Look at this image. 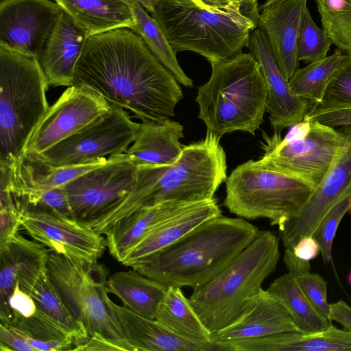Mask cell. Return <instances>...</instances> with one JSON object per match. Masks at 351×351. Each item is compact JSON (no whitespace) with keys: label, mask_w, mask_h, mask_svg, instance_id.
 <instances>
[{"label":"cell","mask_w":351,"mask_h":351,"mask_svg":"<svg viewBox=\"0 0 351 351\" xmlns=\"http://www.w3.org/2000/svg\"><path fill=\"white\" fill-rule=\"evenodd\" d=\"M179 84L138 34L119 28L88 38L73 85L97 93L141 121L160 122L176 115L184 97Z\"/></svg>","instance_id":"cell-1"},{"label":"cell","mask_w":351,"mask_h":351,"mask_svg":"<svg viewBox=\"0 0 351 351\" xmlns=\"http://www.w3.org/2000/svg\"><path fill=\"white\" fill-rule=\"evenodd\" d=\"M221 137L206 132L202 140L184 145L173 164L138 167L130 193L112 210L93 221L95 230L105 233L123 218L160 202H199L214 198L228 178Z\"/></svg>","instance_id":"cell-2"},{"label":"cell","mask_w":351,"mask_h":351,"mask_svg":"<svg viewBox=\"0 0 351 351\" xmlns=\"http://www.w3.org/2000/svg\"><path fill=\"white\" fill-rule=\"evenodd\" d=\"M258 229L243 218H210L132 268L167 287L193 289L219 274L256 237Z\"/></svg>","instance_id":"cell-3"},{"label":"cell","mask_w":351,"mask_h":351,"mask_svg":"<svg viewBox=\"0 0 351 351\" xmlns=\"http://www.w3.org/2000/svg\"><path fill=\"white\" fill-rule=\"evenodd\" d=\"M259 15L254 0L226 8L202 0H159L151 12L176 53L193 51L210 63L228 60L247 47Z\"/></svg>","instance_id":"cell-4"},{"label":"cell","mask_w":351,"mask_h":351,"mask_svg":"<svg viewBox=\"0 0 351 351\" xmlns=\"http://www.w3.org/2000/svg\"><path fill=\"white\" fill-rule=\"evenodd\" d=\"M211 75L198 88V117L206 132L222 136L235 131L255 135L264 122L267 88L260 64L251 53L210 63Z\"/></svg>","instance_id":"cell-5"},{"label":"cell","mask_w":351,"mask_h":351,"mask_svg":"<svg viewBox=\"0 0 351 351\" xmlns=\"http://www.w3.org/2000/svg\"><path fill=\"white\" fill-rule=\"evenodd\" d=\"M279 241L272 232L258 230L219 274L193 289L189 301L211 335L234 321L275 271L280 256Z\"/></svg>","instance_id":"cell-6"},{"label":"cell","mask_w":351,"mask_h":351,"mask_svg":"<svg viewBox=\"0 0 351 351\" xmlns=\"http://www.w3.org/2000/svg\"><path fill=\"white\" fill-rule=\"evenodd\" d=\"M47 78L37 58L0 45V165L10 166L49 108Z\"/></svg>","instance_id":"cell-7"},{"label":"cell","mask_w":351,"mask_h":351,"mask_svg":"<svg viewBox=\"0 0 351 351\" xmlns=\"http://www.w3.org/2000/svg\"><path fill=\"white\" fill-rule=\"evenodd\" d=\"M315 187L250 160L237 166L226 181L223 205L239 217L266 218L280 226L306 204Z\"/></svg>","instance_id":"cell-8"},{"label":"cell","mask_w":351,"mask_h":351,"mask_svg":"<svg viewBox=\"0 0 351 351\" xmlns=\"http://www.w3.org/2000/svg\"><path fill=\"white\" fill-rule=\"evenodd\" d=\"M47 271L62 301L89 337L99 333L135 351L108 304V271L104 265L77 263L50 251Z\"/></svg>","instance_id":"cell-9"},{"label":"cell","mask_w":351,"mask_h":351,"mask_svg":"<svg viewBox=\"0 0 351 351\" xmlns=\"http://www.w3.org/2000/svg\"><path fill=\"white\" fill-rule=\"evenodd\" d=\"M346 142V136L334 128L315 120L303 121L284 138L279 132L269 135L263 131V155L258 161L316 188Z\"/></svg>","instance_id":"cell-10"},{"label":"cell","mask_w":351,"mask_h":351,"mask_svg":"<svg viewBox=\"0 0 351 351\" xmlns=\"http://www.w3.org/2000/svg\"><path fill=\"white\" fill-rule=\"evenodd\" d=\"M138 125L125 110L111 106L86 126L34 156L53 167L101 161L125 152L135 140Z\"/></svg>","instance_id":"cell-11"},{"label":"cell","mask_w":351,"mask_h":351,"mask_svg":"<svg viewBox=\"0 0 351 351\" xmlns=\"http://www.w3.org/2000/svg\"><path fill=\"white\" fill-rule=\"evenodd\" d=\"M138 167L124 152L62 186L75 220L86 222L112 210L130 193Z\"/></svg>","instance_id":"cell-12"},{"label":"cell","mask_w":351,"mask_h":351,"mask_svg":"<svg viewBox=\"0 0 351 351\" xmlns=\"http://www.w3.org/2000/svg\"><path fill=\"white\" fill-rule=\"evenodd\" d=\"M110 107L94 91L75 85L69 86L38 124L23 154L43 153L90 123Z\"/></svg>","instance_id":"cell-13"},{"label":"cell","mask_w":351,"mask_h":351,"mask_svg":"<svg viewBox=\"0 0 351 351\" xmlns=\"http://www.w3.org/2000/svg\"><path fill=\"white\" fill-rule=\"evenodd\" d=\"M21 227L51 252L80 264L97 263L107 247L106 239L84 222L51 213L23 211Z\"/></svg>","instance_id":"cell-14"},{"label":"cell","mask_w":351,"mask_h":351,"mask_svg":"<svg viewBox=\"0 0 351 351\" xmlns=\"http://www.w3.org/2000/svg\"><path fill=\"white\" fill-rule=\"evenodd\" d=\"M338 130L346 136V145L304 207L278 226L285 249L293 248L303 237L313 236L327 212L344 197L351 196V128L343 126Z\"/></svg>","instance_id":"cell-15"},{"label":"cell","mask_w":351,"mask_h":351,"mask_svg":"<svg viewBox=\"0 0 351 351\" xmlns=\"http://www.w3.org/2000/svg\"><path fill=\"white\" fill-rule=\"evenodd\" d=\"M62 11L51 0H1L0 45L39 59Z\"/></svg>","instance_id":"cell-16"},{"label":"cell","mask_w":351,"mask_h":351,"mask_svg":"<svg viewBox=\"0 0 351 351\" xmlns=\"http://www.w3.org/2000/svg\"><path fill=\"white\" fill-rule=\"evenodd\" d=\"M258 62L267 88L266 112L274 132L303 121L313 103L298 97L281 71L264 31L258 27L247 46Z\"/></svg>","instance_id":"cell-17"},{"label":"cell","mask_w":351,"mask_h":351,"mask_svg":"<svg viewBox=\"0 0 351 351\" xmlns=\"http://www.w3.org/2000/svg\"><path fill=\"white\" fill-rule=\"evenodd\" d=\"M49 249L19 234L0 245V323L9 326L14 313L9 298L16 284L29 293L47 269Z\"/></svg>","instance_id":"cell-18"},{"label":"cell","mask_w":351,"mask_h":351,"mask_svg":"<svg viewBox=\"0 0 351 351\" xmlns=\"http://www.w3.org/2000/svg\"><path fill=\"white\" fill-rule=\"evenodd\" d=\"M300 331L286 306L267 289L261 288L244 304L237 318L211 335L213 343L258 338Z\"/></svg>","instance_id":"cell-19"},{"label":"cell","mask_w":351,"mask_h":351,"mask_svg":"<svg viewBox=\"0 0 351 351\" xmlns=\"http://www.w3.org/2000/svg\"><path fill=\"white\" fill-rule=\"evenodd\" d=\"M307 8V0H285L261 7L258 27L264 31L276 60L288 80L298 69V40Z\"/></svg>","instance_id":"cell-20"},{"label":"cell","mask_w":351,"mask_h":351,"mask_svg":"<svg viewBox=\"0 0 351 351\" xmlns=\"http://www.w3.org/2000/svg\"><path fill=\"white\" fill-rule=\"evenodd\" d=\"M88 36L64 10L38 60L49 86H71Z\"/></svg>","instance_id":"cell-21"},{"label":"cell","mask_w":351,"mask_h":351,"mask_svg":"<svg viewBox=\"0 0 351 351\" xmlns=\"http://www.w3.org/2000/svg\"><path fill=\"white\" fill-rule=\"evenodd\" d=\"M219 345L222 351H351V332L332 324L320 332H285Z\"/></svg>","instance_id":"cell-22"},{"label":"cell","mask_w":351,"mask_h":351,"mask_svg":"<svg viewBox=\"0 0 351 351\" xmlns=\"http://www.w3.org/2000/svg\"><path fill=\"white\" fill-rule=\"evenodd\" d=\"M221 215L216 198L197 202L162 223L138 241L121 263L133 267L142 260L173 243L204 221Z\"/></svg>","instance_id":"cell-23"},{"label":"cell","mask_w":351,"mask_h":351,"mask_svg":"<svg viewBox=\"0 0 351 351\" xmlns=\"http://www.w3.org/2000/svg\"><path fill=\"white\" fill-rule=\"evenodd\" d=\"M196 203L165 201L123 218L104 234L110 254L121 263L127 253L151 231Z\"/></svg>","instance_id":"cell-24"},{"label":"cell","mask_w":351,"mask_h":351,"mask_svg":"<svg viewBox=\"0 0 351 351\" xmlns=\"http://www.w3.org/2000/svg\"><path fill=\"white\" fill-rule=\"evenodd\" d=\"M183 137L184 127L171 119L142 121L135 140L125 153L138 167L170 165L182 154Z\"/></svg>","instance_id":"cell-25"},{"label":"cell","mask_w":351,"mask_h":351,"mask_svg":"<svg viewBox=\"0 0 351 351\" xmlns=\"http://www.w3.org/2000/svg\"><path fill=\"white\" fill-rule=\"evenodd\" d=\"M107 301L117 316L125 339L135 351H212L208 347L176 336L155 319L119 306L109 297Z\"/></svg>","instance_id":"cell-26"},{"label":"cell","mask_w":351,"mask_h":351,"mask_svg":"<svg viewBox=\"0 0 351 351\" xmlns=\"http://www.w3.org/2000/svg\"><path fill=\"white\" fill-rule=\"evenodd\" d=\"M88 36L119 28L133 29L134 21L126 0H53Z\"/></svg>","instance_id":"cell-27"},{"label":"cell","mask_w":351,"mask_h":351,"mask_svg":"<svg viewBox=\"0 0 351 351\" xmlns=\"http://www.w3.org/2000/svg\"><path fill=\"white\" fill-rule=\"evenodd\" d=\"M155 319L178 337L208 347L212 351H220L181 287H168Z\"/></svg>","instance_id":"cell-28"},{"label":"cell","mask_w":351,"mask_h":351,"mask_svg":"<svg viewBox=\"0 0 351 351\" xmlns=\"http://www.w3.org/2000/svg\"><path fill=\"white\" fill-rule=\"evenodd\" d=\"M107 287L124 306L149 319H155L158 304L168 289L134 269L113 274L107 280Z\"/></svg>","instance_id":"cell-29"},{"label":"cell","mask_w":351,"mask_h":351,"mask_svg":"<svg viewBox=\"0 0 351 351\" xmlns=\"http://www.w3.org/2000/svg\"><path fill=\"white\" fill-rule=\"evenodd\" d=\"M267 290L286 306L300 331L320 332L332 325L311 303L290 272L275 279Z\"/></svg>","instance_id":"cell-30"},{"label":"cell","mask_w":351,"mask_h":351,"mask_svg":"<svg viewBox=\"0 0 351 351\" xmlns=\"http://www.w3.org/2000/svg\"><path fill=\"white\" fill-rule=\"evenodd\" d=\"M35 351L74 350L78 346L73 335L39 311L29 317L14 313L10 326Z\"/></svg>","instance_id":"cell-31"},{"label":"cell","mask_w":351,"mask_h":351,"mask_svg":"<svg viewBox=\"0 0 351 351\" xmlns=\"http://www.w3.org/2000/svg\"><path fill=\"white\" fill-rule=\"evenodd\" d=\"M132 10L134 26L138 34L158 60L186 87H193V80L186 75L177 60L176 52L158 22L136 1L126 0Z\"/></svg>","instance_id":"cell-32"},{"label":"cell","mask_w":351,"mask_h":351,"mask_svg":"<svg viewBox=\"0 0 351 351\" xmlns=\"http://www.w3.org/2000/svg\"><path fill=\"white\" fill-rule=\"evenodd\" d=\"M28 293L34 299L37 309L73 335L77 346L87 341L89 336L84 326L74 317L62 301L49 279L47 269Z\"/></svg>","instance_id":"cell-33"},{"label":"cell","mask_w":351,"mask_h":351,"mask_svg":"<svg viewBox=\"0 0 351 351\" xmlns=\"http://www.w3.org/2000/svg\"><path fill=\"white\" fill-rule=\"evenodd\" d=\"M346 55L340 49L326 58L298 69L289 80L293 92L299 97L313 104L319 103L334 72L343 62Z\"/></svg>","instance_id":"cell-34"},{"label":"cell","mask_w":351,"mask_h":351,"mask_svg":"<svg viewBox=\"0 0 351 351\" xmlns=\"http://www.w3.org/2000/svg\"><path fill=\"white\" fill-rule=\"evenodd\" d=\"M322 29L332 44L351 56V0H315Z\"/></svg>","instance_id":"cell-35"},{"label":"cell","mask_w":351,"mask_h":351,"mask_svg":"<svg viewBox=\"0 0 351 351\" xmlns=\"http://www.w3.org/2000/svg\"><path fill=\"white\" fill-rule=\"evenodd\" d=\"M332 42L313 21L308 8L305 12L298 46V59L306 64L327 56Z\"/></svg>","instance_id":"cell-36"},{"label":"cell","mask_w":351,"mask_h":351,"mask_svg":"<svg viewBox=\"0 0 351 351\" xmlns=\"http://www.w3.org/2000/svg\"><path fill=\"white\" fill-rule=\"evenodd\" d=\"M350 208L351 196L338 202L324 215L313 234L320 245L322 257L326 264L332 263V242L341 219Z\"/></svg>","instance_id":"cell-37"},{"label":"cell","mask_w":351,"mask_h":351,"mask_svg":"<svg viewBox=\"0 0 351 351\" xmlns=\"http://www.w3.org/2000/svg\"><path fill=\"white\" fill-rule=\"evenodd\" d=\"M322 106H351V56H346L330 77Z\"/></svg>","instance_id":"cell-38"},{"label":"cell","mask_w":351,"mask_h":351,"mask_svg":"<svg viewBox=\"0 0 351 351\" xmlns=\"http://www.w3.org/2000/svg\"><path fill=\"white\" fill-rule=\"evenodd\" d=\"M295 278L311 303L329 319L330 304L327 301V285L325 280L319 274L311 271L296 275Z\"/></svg>","instance_id":"cell-39"},{"label":"cell","mask_w":351,"mask_h":351,"mask_svg":"<svg viewBox=\"0 0 351 351\" xmlns=\"http://www.w3.org/2000/svg\"><path fill=\"white\" fill-rule=\"evenodd\" d=\"M312 120L334 128L351 125V106H322L313 104L303 121Z\"/></svg>","instance_id":"cell-40"},{"label":"cell","mask_w":351,"mask_h":351,"mask_svg":"<svg viewBox=\"0 0 351 351\" xmlns=\"http://www.w3.org/2000/svg\"><path fill=\"white\" fill-rule=\"evenodd\" d=\"M21 213L17 208H0V245L18 233Z\"/></svg>","instance_id":"cell-41"},{"label":"cell","mask_w":351,"mask_h":351,"mask_svg":"<svg viewBox=\"0 0 351 351\" xmlns=\"http://www.w3.org/2000/svg\"><path fill=\"white\" fill-rule=\"evenodd\" d=\"M9 305L14 313L23 317H29L34 315L36 310V303L32 297L23 291L17 283L9 298Z\"/></svg>","instance_id":"cell-42"},{"label":"cell","mask_w":351,"mask_h":351,"mask_svg":"<svg viewBox=\"0 0 351 351\" xmlns=\"http://www.w3.org/2000/svg\"><path fill=\"white\" fill-rule=\"evenodd\" d=\"M1 351H35L34 348L10 327L0 323Z\"/></svg>","instance_id":"cell-43"},{"label":"cell","mask_w":351,"mask_h":351,"mask_svg":"<svg viewBox=\"0 0 351 351\" xmlns=\"http://www.w3.org/2000/svg\"><path fill=\"white\" fill-rule=\"evenodd\" d=\"M74 350L77 351H131L128 346L110 339L99 333L90 336L83 344L77 346Z\"/></svg>","instance_id":"cell-44"},{"label":"cell","mask_w":351,"mask_h":351,"mask_svg":"<svg viewBox=\"0 0 351 351\" xmlns=\"http://www.w3.org/2000/svg\"><path fill=\"white\" fill-rule=\"evenodd\" d=\"M291 250L297 257L308 261L321 254L320 245L313 236L302 237Z\"/></svg>","instance_id":"cell-45"},{"label":"cell","mask_w":351,"mask_h":351,"mask_svg":"<svg viewBox=\"0 0 351 351\" xmlns=\"http://www.w3.org/2000/svg\"><path fill=\"white\" fill-rule=\"evenodd\" d=\"M329 319L340 324L351 332V306L343 300L330 304Z\"/></svg>","instance_id":"cell-46"},{"label":"cell","mask_w":351,"mask_h":351,"mask_svg":"<svg viewBox=\"0 0 351 351\" xmlns=\"http://www.w3.org/2000/svg\"><path fill=\"white\" fill-rule=\"evenodd\" d=\"M283 261L289 272L294 276L311 271L310 261L297 257L291 249L285 248Z\"/></svg>","instance_id":"cell-47"},{"label":"cell","mask_w":351,"mask_h":351,"mask_svg":"<svg viewBox=\"0 0 351 351\" xmlns=\"http://www.w3.org/2000/svg\"><path fill=\"white\" fill-rule=\"evenodd\" d=\"M206 3L220 8H228L241 0H202Z\"/></svg>","instance_id":"cell-48"},{"label":"cell","mask_w":351,"mask_h":351,"mask_svg":"<svg viewBox=\"0 0 351 351\" xmlns=\"http://www.w3.org/2000/svg\"><path fill=\"white\" fill-rule=\"evenodd\" d=\"M148 12L151 13L159 0H136Z\"/></svg>","instance_id":"cell-49"},{"label":"cell","mask_w":351,"mask_h":351,"mask_svg":"<svg viewBox=\"0 0 351 351\" xmlns=\"http://www.w3.org/2000/svg\"><path fill=\"white\" fill-rule=\"evenodd\" d=\"M284 1H285V0H267L265 3H264L263 4V5L261 7H265V6H268V5H270L272 4L278 3L282 2Z\"/></svg>","instance_id":"cell-50"},{"label":"cell","mask_w":351,"mask_h":351,"mask_svg":"<svg viewBox=\"0 0 351 351\" xmlns=\"http://www.w3.org/2000/svg\"><path fill=\"white\" fill-rule=\"evenodd\" d=\"M348 282H349V283L351 285V271H350V272L349 274V276H348Z\"/></svg>","instance_id":"cell-51"},{"label":"cell","mask_w":351,"mask_h":351,"mask_svg":"<svg viewBox=\"0 0 351 351\" xmlns=\"http://www.w3.org/2000/svg\"><path fill=\"white\" fill-rule=\"evenodd\" d=\"M254 1H257V0H254Z\"/></svg>","instance_id":"cell-52"}]
</instances>
